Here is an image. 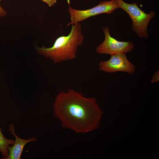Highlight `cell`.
<instances>
[{"mask_svg":"<svg viewBox=\"0 0 159 159\" xmlns=\"http://www.w3.org/2000/svg\"><path fill=\"white\" fill-rule=\"evenodd\" d=\"M53 108L54 116L63 127L77 133L97 129L103 114L94 97L86 98L72 89L61 91L55 99Z\"/></svg>","mask_w":159,"mask_h":159,"instance_id":"6da1fadb","label":"cell"},{"mask_svg":"<svg viewBox=\"0 0 159 159\" xmlns=\"http://www.w3.org/2000/svg\"><path fill=\"white\" fill-rule=\"evenodd\" d=\"M84 39L82 26L78 22L72 25L68 35L58 37L52 47L36 46L35 49L39 54L50 58L55 63H58L75 59L77 49Z\"/></svg>","mask_w":159,"mask_h":159,"instance_id":"7a4b0ae2","label":"cell"},{"mask_svg":"<svg viewBox=\"0 0 159 159\" xmlns=\"http://www.w3.org/2000/svg\"><path fill=\"white\" fill-rule=\"evenodd\" d=\"M121 8L130 16L132 21V30L140 37H148V26L151 19L155 16L154 11L146 14L140 9L135 2L127 3L123 0H116Z\"/></svg>","mask_w":159,"mask_h":159,"instance_id":"3957f363","label":"cell"},{"mask_svg":"<svg viewBox=\"0 0 159 159\" xmlns=\"http://www.w3.org/2000/svg\"><path fill=\"white\" fill-rule=\"evenodd\" d=\"M117 8H120V6L116 0L102 1L95 7L83 10L74 9L69 5L68 12L71 21L67 24V26L83 21L91 16L100 14H111Z\"/></svg>","mask_w":159,"mask_h":159,"instance_id":"277c9868","label":"cell"},{"mask_svg":"<svg viewBox=\"0 0 159 159\" xmlns=\"http://www.w3.org/2000/svg\"><path fill=\"white\" fill-rule=\"evenodd\" d=\"M105 36L104 41L96 48V52L101 54L110 55L118 54H126L132 51L134 44L131 41H120L111 36L109 26L102 28Z\"/></svg>","mask_w":159,"mask_h":159,"instance_id":"5b68a950","label":"cell"},{"mask_svg":"<svg viewBox=\"0 0 159 159\" xmlns=\"http://www.w3.org/2000/svg\"><path fill=\"white\" fill-rule=\"evenodd\" d=\"M107 60H103L99 64V69L107 73L123 72L130 74H133L136 68L127 58L126 54H118L111 55Z\"/></svg>","mask_w":159,"mask_h":159,"instance_id":"8992f818","label":"cell"},{"mask_svg":"<svg viewBox=\"0 0 159 159\" xmlns=\"http://www.w3.org/2000/svg\"><path fill=\"white\" fill-rule=\"evenodd\" d=\"M8 130L15 138V142L13 145H9L8 148L9 154L5 159H20L24 147L27 143L32 142H36L37 139L34 137L28 139L21 138L18 136L15 131L14 125L10 124L9 126Z\"/></svg>","mask_w":159,"mask_h":159,"instance_id":"52a82bcc","label":"cell"},{"mask_svg":"<svg viewBox=\"0 0 159 159\" xmlns=\"http://www.w3.org/2000/svg\"><path fill=\"white\" fill-rule=\"evenodd\" d=\"M15 140L6 138L2 134L0 128V151L3 157L2 159H5L8 156V148L10 145H13Z\"/></svg>","mask_w":159,"mask_h":159,"instance_id":"ba28073f","label":"cell"},{"mask_svg":"<svg viewBox=\"0 0 159 159\" xmlns=\"http://www.w3.org/2000/svg\"><path fill=\"white\" fill-rule=\"evenodd\" d=\"M159 81V70H157L153 75L151 82L154 83Z\"/></svg>","mask_w":159,"mask_h":159,"instance_id":"9c48e42d","label":"cell"},{"mask_svg":"<svg viewBox=\"0 0 159 159\" xmlns=\"http://www.w3.org/2000/svg\"><path fill=\"white\" fill-rule=\"evenodd\" d=\"M46 3L49 7L54 6L57 2V0H41Z\"/></svg>","mask_w":159,"mask_h":159,"instance_id":"30bf717a","label":"cell"},{"mask_svg":"<svg viewBox=\"0 0 159 159\" xmlns=\"http://www.w3.org/2000/svg\"><path fill=\"white\" fill-rule=\"evenodd\" d=\"M7 14L6 11L0 5V17H4Z\"/></svg>","mask_w":159,"mask_h":159,"instance_id":"8fae6325","label":"cell"}]
</instances>
